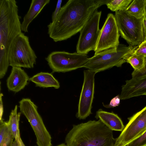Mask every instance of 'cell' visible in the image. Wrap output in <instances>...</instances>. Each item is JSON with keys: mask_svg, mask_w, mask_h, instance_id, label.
<instances>
[{"mask_svg": "<svg viewBox=\"0 0 146 146\" xmlns=\"http://www.w3.org/2000/svg\"><path fill=\"white\" fill-rule=\"evenodd\" d=\"M88 56L76 52L64 51L51 52L45 58L53 72H65L83 67Z\"/></svg>", "mask_w": 146, "mask_h": 146, "instance_id": "8", "label": "cell"}, {"mask_svg": "<svg viewBox=\"0 0 146 146\" xmlns=\"http://www.w3.org/2000/svg\"><path fill=\"white\" fill-rule=\"evenodd\" d=\"M146 145V131L140 136L129 143L126 146Z\"/></svg>", "mask_w": 146, "mask_h": 146, "instance_id": "23", "label": "cell"}, {"mask_svg": "<svg viewBox=\"0 0 146 146\" xmlns=\"http://www.w3.org/2000/svg\"><path fill=\"white\" fill-rule=\"evenodd\" d=\"M62 1V0H59L58 1L55 10L52 13V22L54 21L60 11L62 7L61 5Z\"/></svg>", "mask_w": 146, "mask_h": 146, "instance_id": "27", "label": "cell"}, {"mask_svg": "<svg viewBox=\"0 0 146 146\" xmlns=\"http://www.w3.org/2000/svg\"><path fill=\"white\" fill-rule=\"evenodd\" d=\"M120 36L114 15L108 13L100 32L94 54L110 48L117 47L119 44Z\"/></svg>", "mask_w": 146, "mask_h": 146, "instance_id": "12", "label": "cell"}, {"mask_svg": "<svg viewBox=\"0 0 146 146\" xmlns=\"http://www.w3.org/2000/svg\"><path fill=\"white\" fill-rule=\"evenodd\" d=\"M17 106L15 105L12 110L8 122L13 138L17 142L19 146H25L21 137L19 129V121L21 112L17 113Z\"/></svg>", "mask_w": 146, "mask_h": 146, "instance_id": "18", "label": "cell"}, {"mask_svg": "<svg viewBox=\"0 0 146 146\" xmlns=\"http://www.w3.org/2000/svg\"><path fill=\"white\" fill-rule=\"evenodd\" d=\"M96 73L88 69L84 71V79L80 93L76 117L84 119L92 114L91 109L94 98L95 76Z\"/></svg>", "mask_w": 146, "mask_h": 146, "instance_id": "11", "label": "cell"}, {"mask_svg": "<svg viewBox=\"0 0 146 146\" xmlns=\"http://www.w3.org/2000/svg\"><path fill=\"white\" fill-rule=\"evenodd\" d=\"M15 0H0V78L5 75L9 66L11 46L21 33V17Z\"/></svg>", "mask_w": 146, "mask_h": 146, "instance_id": "2", "label": "cell"}, {"mask_svg": "<svg viewBox=\"0 0 146 146\" xmlns=\"http://www.w3.org/2000/svg\"><path fill=\"white\" fill-rule=\"evenodd\" d=\"M50 0H32L29 9L23 17L21 23L22 31L28 32V28L32 21L39 14L44 7L50 2Z\"/></svg>", "mask_w": 146, "mask_h": 146, "instance_id": "16", "label": "cell"}, {"mask_svg": "<svg viewBox=\"0 0 146 146\" xmlns=\"http://www.w3.org/2000/svg\"><path fill=\"white\" fill-rule=\"evenodd\" d=\"M115 139L113 131L99 119L73 125L65 143L67 146H111Z\"/></svg>", "mask_w": 146, "mask_h": 146, "instance_id": "3", "label": "cell"}, {"mask_svg": "<svg viewBox=\"0 0 146 146\" xmlns=\"http://www.w3.org/2000/svg\"><path fill=\"white\" fill-rule=\"evenodd\" d=\"M29 80L34 83L36 87L43 88L53 87L58 89L60 83L53 75L48 72H41L34 75Z\"/></svg>", "mask_w": 146, "mask_h": 146, "instance_id": "17", "label": "cell"}, {"mask_svg": "<svg viewBox=\"0 0 146 146\" xmlns=\"http://www.w3.org/2000/svg\"><path fill=\"white\" fill-rule=\"evenodd\" d=\"M145 76H146V56L143 67L139 70H134L132 73V78L133 79L139 78Z\"/></svg>", "mask_w": 146, "mask_h": 146, "instance_id": "25", "label": "cell"}, {"mask_svg": "<svg viewBox=\"0 0 146 146\" xmlns=\"http://www.w3.org/2000/svg\"><path fill=\"white\" fill-rule=\"evenodd\" d=\"M132 0H109L106 4L108 9L113 11H125Z\"/></svg>", "mask_w": 146, "mask_h": 146, "instance_id": "21", "label": "cell"}, {"mask_svg": "<svg viewBox=\"0 0 146 146\" xmlns=\"http://www.w3.org/2000/svg\"><path fill=\"white\" fill-rule=\"evenodd\" d=\"M29 78L21 67H13L7 80L8 90L15 93L23 89L28 84Z\"/></svg>", "mask_w": 146, "mask_h": 146, "instance_id": "14", "label": "cell"}, {"mask_svg": "<svg viewBox=\"0 0 146 146\" xmlns=\"http://www.w3.org/2000/svg\"><path fill=\"white\" fill-rule=\"evenodd\" d=\"M101 11L96 10L81 30L76 47V52L87 55L95 49L100 32L99 22Z\"/></svg>", "mask_w": 146, "mask_h": 146, "instance_id": "9", "label": "cell"}, {"mask_svg": "<svg viewBox=\"0 0 146 146\" xmlns=\"http://www.w3.org/2000/svg\"><path fill=\"white\" fill-rule=\"evenodd\" d=\"M142 25L144 40H146V19L144 16L142 17Z\"/></svg>", "mask_w": 146, "mask_h": 146, "instance_id": "28", "label": "cell"}, {"mask_svg": "<svg viewBox=\"0 0 146 146\" xmlns=\"http://www.w3.org/2000/svg\"><path fill=\"white\" fill-rule=\"evenodd\" d=\"M120 96L117 95L111 100L109 104L105 105L103 104V106L106 108H110L117 106L120 104Z\"/></svg>", "mask_w": 146, "mask_h": 146, "instance_id": "26", "label": "cell"}, {"mask_svg": "<svg viewBox=\"0 0 146 146\" xmlns=\"http://www.w3.org/2000/svg\"><path fill=\"white\" fill-rule=\"evenodd\" d=\"M136 46L119 44L117 47L104 50L89 58L83 67L97 73L114 66L121 67Z\"/></svg>", "mask_w": 146, "mask_h": 146, "instance_id": "4", "label": "cell"}, {"mask_svg": "<svg viewBox=\"0 0 146 146\" xmlns=\"http://www.w3.org/2000/svg\"><path fill=\"white\" fill-rule=\"evenodd\" d=\"M3 96V94L2 93H1L0 94V120L3 119L2 116L3 112V102L2 101V96Z\"/></svg>", "mask_w": 146, "mask_h": 146, "instance_id": "29", "label": "cell"}, {"mask_svg": "<svg viewBox=\"0 0 146 146\" xmlns=\"http://www.w3.org/2000/svg\"><path fill=\"white\" fill-rule=\"evenodd\" d=\"M144 95H146V76L126 81L119 96L121 100H124Z\"/></svg>", "mask_w": 146, "mask_h": 146, "instance_id": "13", "label": "cell"}, {"mask_svg": "<svg viewBox=\"0 0 146 146\" xmlns=\"http://www.w3.org/2000/svg\"><path fill=\"white\" fill-rule=\"evenodd\" d=\"M129 122L115 139L114 146H126L146 131V106L128 118Z\"/></svg>", "mask_w": 146, "mask_h": 146, "instance_id": "10", "label": "cell"}, {"mask_svg": "<svg viewBox=\"0 0 146 146\" xmlns=\"http://www.w3.org/2000/svg\"><path fill=\"white\" fill-rule=\"evenodd\" d=\"M8 122L0 120V146H12L13 142Z\"/></svg>", "mask_w": 146, "mask_h": 146, "instance_id": "19", "label": "cell"}, {"mask_svg": "<svg viewBox=\"0 0 146 146\" xmlns=\"http://www.w3.org/2000/svg\"><path fill=\"white\" fill-rule=\"evenodd\" d=\"M126 62L129 63L134 69L138 71L144 66L145 61V57L142 55L135 54H131L126 60Z\"/></svg>", "mask_w": 146, "mask_h": 146, "instance_id": "22", "label": "cell"}, {"mask_svg": "<svg viewBox=\"0 0 146 146\" xmlns=\"http://www.w3.org/2000/svg\"><path fill=\"white\" fill-rule=\"evenodd\" d=\"M12 146H19L18 143L15 140L13 141Z\"/></svg>", "mask_w": 146, "mask_h": 146, "instance_id": "31", "label": "cell"}, {"mask_svg": "<svg viewBox=\"0 0 146 146\" xmlns=\"http://www.w3.org/2000/svg\"><path fill=\"white\" fill-rule=\"evenodd\" d=\"M56 146H67L66 144L64 143H62L57 145Z\"/></svg>", "mask_w": 146, "mask_h": 146, "instance_id": "32", "label": "cell"}, {"mask_svg": "<svg viewBox=\"0 0 146 146\" xmlns=\"http://www.w3.org/2000/svg\"><path fill=\"white\" fill-rule=\"evenodd\" d=\"M108 0H68L54 21L48 25L49 37L57 42L80 32L95 11Z\"/></svg>", "mask_w": 146, "mask_h": 146, "instance_id": "1", "label": "cell"}, {"mask_svg": "<svg viewBox=\"0 0 146 146\" xmlns=\"http://www.w3.org/2000/svg\"><path fill=\"white\" fill-rule=\"evenodd\" d=\"M20 111L26 118L36 136L38 146H51V137L38 113L37 106L31 99L23 98L19 102Z\"/></svg>", "mask_w": 146, "mask_h": 146, "instance_id": "5", "label": "cell"}, {"mask_svg": "<svg viewBox=\"0 0 146 146\" xmlns=\"http://www.w3.org/2000/svg\"><path fill=\"white\" fill-rule=\"evenodd\" d=\"M145 6V0H133L125 11L129 15L140 19L143 16Z\"/></svg>", "mask_w": 146, "mask_h": 146, "instance_id": "20", "label": "cell"}, {"mask_svg": "<svg viewBox=\"0 0 146 146\" xmlns=\"http://www.w3.org/2000/svg\"><path fill=\"white\" fill-rule=\"evenodd\" d=\"M111 146H114V144L112 145Z\"/></svg>", "mask_w": 146, "mask_h": 146, "instance_id": "33", "label": "cell"}, {"mask_svg": "<svg viewBox=\"0 0 146 146\" xmlns=\"http://www.w3.org/2000/svg\"><path fill=\"white\" fill-rule=\"evenodd\" d=\"M114 16L120 35L129 45L137 46L144 41L142 18L137 19L125 11H116Z\"/></svg>", "mask_w": 146, "mask_h": 146, "instance_id": "6", "label": "cell"}, {"mask_svg": "<svg viewBox=\"0 0 146 146\" xmlns=\"http://www.w3.org/2000/svg\"><path fill=\"white\" fill-rule=\"evenodd\" d=\"M37 58L30 44L29 37L22 32L16 38L11 47L9 54V66L33 68Z\"/></svg>", "mask_w": 146, "mask_h": 146, "instance_id": "7", "label": "cell"}, {"mask_svg": "<svg viewBox=\"0 0 146 146\" xmlns=\"http://www.w3.org/2000/svg\"><path fill=\"white\" fill-rule=\"evenodd\" d=\"M135 54L146 56V40L139 45L136 46L131 54Z\"/></svg>", "mask_w": 146, "mask_h": 146, "instance_id": "24", "label": "cell"}, {"mask_svg": "<svg viewBox=\"0 0 146 146\" xmlns=\"http://www.w3.org/2000/svg\"><path fill=\"white\" fill-rule=\"evenodd\" d=\"M95 117L99 119L105 125L112 131H122L125 126L121 119L113 112H108L102 109L98 110Z\"/></svg>", "mask_w": 146, "mask_h": 146, "instance_id": "15", "label": "cell"}, {"mask_svg": "<svg viewBox=\"0 0 146 146\" xmlns=\"http://www.w3.org/2000/svg\"><path fill=\"white\" fill-rule=\"evenodd\" d=\"M143 16L146 19V0H145V6Z\"/></svg>", "mask_w": 146, "mask_h": 146, "instance_id": "30", "label": "cell"}]
</instances>
